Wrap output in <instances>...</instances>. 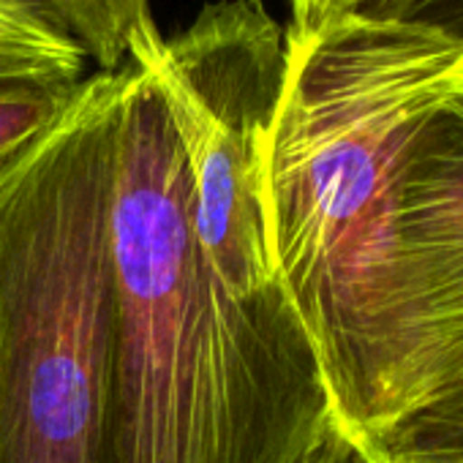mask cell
Wrapping results in <instances>:
<instances>
[{
    "label": "cell",
    "mask_w": 463,
    "mask_h": 463,
    "mask_svg": "<svg viewBox=\"0 0 463 463\" xmlns=\"http://www.w3.org/2000/svg\"><path fill=\"white\" fill-rule=\"evenodd\" d=\"M88 63L61 0H0V80L82 82Z\"/></svg>",
    "instance_id": "6"
},
{
    "label": "cell",
    "mask_w": 463,
    "mask_h": 463,
    "mask_svg": "<svg viewBox=\"0 0 463 463\" xmlns=\"http://www.w3.org/2000/svg\"><path fill=\"white\" fill-rule=\"evenodd\" d=\"M365 452L382 463H463V390L403 417Z\"/></svg>",
    "instance_id": "8"
},
{
    "label": "cell",
    "mask_w": 463,
    "mask_h": 463,
    "mask_svg": "<svg viewBox=\"0 0 463 463\" xmlns=\"http://www.w3.org/2000/svg\"><path fill=\"white\" fill-rule=\"evenodd\" d=\"M287 58V31L262 0L207 4L180 33L134 58L169 107L202 254L246 300L279 287L262 226V147Z\"/></svg>",
    "instance_id": "4"
},
{
    "label": "cell",
    "mask_w": 463,
    "mask_h": 463,
    "mask_svg": "<svg viewBox=\"0 0 463 463\" xmlns=\"http://www.w3.org/2000/svg\"><path fill=\"white\" fill-rule=\"evenodd\" d=\"M365 449L357 439H352L338 420H333L325 433L295 460V463H363Z\"/></svg>",
    "instance_id": "11"
},
{
    "label": "cell",
    "mask_w": 463,
    "mask_h": 463,
    "mask_svg": "<svg viewBox=\"0 0 463 463\" xmlns=\"http://www.w3.org/2000/svg\"><path fill=\"white\" fill-rule=\"evenodd\" d=\"M118 93L96 69L0 169V463H118Z\"/></svg>",
    "instance_id": "3"
},
{
    "label": "cell",
    "mask_w": 463,
    "mask_h": 463,
    "mask_svg": "<svg viewBox=\"0 0 463 463\" xmlns=\"http://www.w3.org/2000/svg\"><path fill=\"white\" fill-rule=\"evenodd\" d=\"M398 249L433 365L430 403H439L463 390V77L403 158Z\"/></svg>",
    "instance_id": "5"
},
{
    "label": "cell",
    "mask_w": 463,
    "mask_h": 463,
    "mask_svg": "<svg viewBox=\"0 0 463 463\" xmlns=\"http://www.w3.org/2000/svg\"><path fill=\"white\" fill-rule=\"evenodd\" d=\"M61 6L99 71L118 69L164 39L150 0H61Z\"/></svg>",
    "instance_id": "7"
},
{
    "label": "cell",
    "mask_w": 463,
    "mask_h": 463,
    "mask_svg": "<svg viewBox=\"0 0 463 463\" xmlns=\"http://www.w3.org/2000/svg\"><path fill=\"white\" fill-rule=\"evenodd\" d=\"M262 147L270 270L363 447L430 406L433 365L398 249V177L463 77V39L411 17H344L289 42Z\"/></svg>",
    "instance_id": "1"
},
{
    "label": "cell",
    "mask_w": 463,
    "mask_h": 463,
    "mask_svg": "<svg viewBox=\"0 0 463 463\" xmlns=\"http://www.w3.org/2000/svg\"><path fill=\"white\" fill-rule=\"evenodd\" d=\"M409 17L439 25L463 39V0H420Z\"/></svg>",
    "instance_id": "12"
},
{
    "label": "cell",
    "mask_w": 463,
    "mask_h": 463,
    "mask_svg": "<svg viewBox=\"0 0 463 463\" xmlns=\"http://www.w3.org/2000/svg\"><path fill=\"white\" fill-rule=\"evenodd\" d=\"M363 449H365V447H363ZM363 463H382V460H376V458H371V455L365 452V460H363Z\"/></svg>",
    "instance_id": "13"
},
{
    "label": "cell",
    "mask_w": 463,
    "mask_h": 463,
    "mask_svg": "<svg viewBox=\"0 0 463 463\" xmlns=\"http://www.w3.org/2000/svg\"><path fill=\"white\" fill-rule=\"evenodd\" d=\"M77 85L80 82L0 80V169L63 118Z\"/></svg>",
    "instance_id": "9"
},
{
    "label": "cell",
    "mask_w": 463,
    "mask_h": 463,
    "mask_svg": "<svg viewBox=\"0 0 463 463\" xmlns=\"http://www.w3.org/2000/svg\"><path fill=\"white\" fill-rule=\"evenodd\" d=\"M118 463H295L335 420L281 287L232 295L202 254L153 74L120 63L112 172Z\"/></svg>",
    "instance_id": "2"
},
{
    "label": "cell",
    "mask_w": 463,
    "mask_h": 463,
    "mask_svg": "<svg viewBox=\"0 0 463 463\" xmlns=\"http://www.w3.org/2000/svg\"><path fill=\"white\" fill-rule=\"evenodd\" d=\"M420 0H289L287 39H308L344 17H409Z\"/></svg>",
    "instance_id": "10"
}]
</instances>
